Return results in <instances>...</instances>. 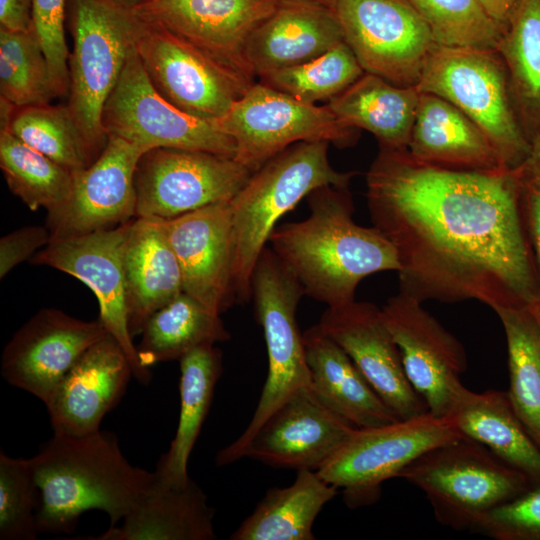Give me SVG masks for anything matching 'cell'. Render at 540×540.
Instances as JSON below:
<instances>
[{"instance_id":"6","label":"cell","mask_w":540,"mask_h":540,"mask_svg":"<svg viewBox=\"0 0 540 540\" xmlns=\"http://www.w3.org/2000/svg\"><path fill=\"white\" fill-rule=\"evenodd\" d=\"M397 478L421 490L436 520L454 530L477 529L489 511L533 485L485 446L464 436L425 452Z\"/></svg>"},{"instance_id":"44","label":"cell","mask_w":540,"mask_h":540,"mask_svg":"<svg viewBox=\"0 0 540 540\" xmlns=\"http://www.w3.org/2000/svg\"><path fill=\"white\" fill-rule=\"evenodd\" d=\"M51 241L45 226H24L4 235L0 239V278L3 279L13 268L32 258Z\"/></svg>"},{"instance_id":"22","label":"cell","mask_w":540,"mask_h":540,"mask_svg":"<svg viewBox=\"0 0 540 540\" xmlns=\"http://www.w3.org/2000/svg\"><path fill=\"white\" fill-rule=\"evenodd\" d=\"M166 226L181 268L183 291L221 315L236 301L230 202L166 219Z\"/></svg>"},{"instance_id":"46","label":"cell","mask_w":540,"mask_h":540,"mask_svg":"<svg viewBox=\"0 0 540 540\" xmlns=\"http://www.w3.org/2000/svg\"><path fill=\"white\" fill-rule=\"evenodd\" d=\"M0 27L28 31L32 26V0H0Z\"/></svg>"},{"instance_id":"39","label":"cell","mask_w":540,"mask_h":540,"mask_svg":"<svg viewBox=\"0 0 540 540\" xmlns=\"http://www.w3.org/2000/svg\"><path fill=\"white\" fill-rule=\"evenodd\" d=\"M16 138L72 172L92 161L67 106L49 104L16 108L7 126Z\"/></svg>"},{"instance_id":"34","label":"cell","mask_w":540,"mask_h":540,"mask_svg":"<svg viewBox=\"0 0 540 540\" xmlns=\"http://www.w3.org/2000/svg\"><path fill=\"white\" fill-rule=\"evenodd\" d=\"M496 51L506 68L519 123L530 142L540 134V0H522Z\"/></svg>"},{"instance_id":"40","label":"cell","mask_w":540,"mask_h":540,"mask_svg":"<svg viewBox=\"0 0 540 540\" xmlns=\"http://www.w3.org/2000/svg\"><path fill=\"white\" fill-rule=\"evenodd\" d=\"M440 46L496 50L502 28L477 0H409Z\"/></svg>"},{"instance_id":"20","label":"cell","mask_w":540,"mask_h":540,"mask_svg":"<svg viewBox=\"0 0 540 540\" xmlns=\"http://www.w3.org/2000/svg\"><path fill=\"white\" fill-rule=\"evenodd\" d=\"M280 0H146L133 7L158 24L251 81L245 45ZM255 82V81H254Z\"/></svg>"},{"instance_id":"5","label":"cell","mask_w":540,"mask_h":540,"mask_svg":"<svg viewBox=\"0 0 540 540\" xmlns=\"http://www.w3.org/2000/svg\"><path fill=\"white\" fill-rule=\"evenodd\" d=\"M67 17L73 46L66 106L93 163L108 141L102 125L105 103L135 48L143 19L117 0H68Z\"/></svg>"},{"instance_id":"28","label":"cell","mask_w":540,"mask_h":540,"mask_svg":"<svg viewBox=\"0 0 540 540\" xmlns=\"http://www.w3.org/2000/svg\"><path fill=\"white\" fill-rule=\"evenodd\" d=\"M155 481V480H154ZM215 510L192 479L182 487H152L123 518L89 540H213Z\"/></svg>"},{"instance_id":"43","label":"cell","mask_w":540,"mask_h":540,"mask_svg":"<svg viewBox=\"0 0 540 540\" xmlns=\"http://www.w3.org/2000/svg\"><path fill=\"white\" fill-rule=\"evenodd\" d=\"M476 530L496 540H540V484L489 511Z\"/></svg>"},{"instance_id":"3","label":"cell","mask_w":540,"mask_h":540,"mask_svg":"<svg viewBox=\"0 0 540 540\" xmlns=\"http://www.w3.org/2000/svg\"><path fill=\"white\" fill-rule=\"evenodd\" d=\"M38 489L39 532L72 533L89 510L117 525L152 487L155 475L132 465L117 437L107 431L84 436L55 434L29 458Z\"/></svg>"},{"instance_id":"41","label":"cell","mask_w":540,"mask_h":540,"mask_svg":"<svg viewBox=\"0 0 540 540\" xmlns=\"http://www.w3.org/2000/svg\"><path fill=\"white\" fill-rule=\"evenodd\" d=\"M38 489L29 459L0 453V539L36 540Z\"/></svg>"},{"instance_id":"23","label":"cell","mask_w":540,"mask_h":540,"mask_svg":"<svg viewBox=\"0 0 540 540\" xmlns=\"http://www.w3.org/2000/svg\"><path fill=\"white\" fill-rule=\"evenodd\" d=\"M131 376L128 357L107 333L81 355L45 403L53 433L84 436L99 431Z\"/></svg>"},{"instance_id":"13","label":"cell","mask_w":540,"mask_h":540,"mask_svg":"<svg viewBox=\"0 0 540 540\" xmlns=\"http://www.w3.org/2000/svg\"><path fill=\"white\" fill-rule=\"evenodd\" d=\"M253 172L234 157L175 148H153L135 171L137 216L172 219L230 202Z\"/></svg>"},{"instance_id":"31","label":"cell","mask_w":540,"mask_h":540,"mask_svg":"<svg viewBox=\"0 0 540 540\" xmlns=\"http://www.w3.org/2000/svg\"><path fill=\"white\" fill-rule=\"evenodd\" d=\"M179 364L178 425L154 471V482L161 486L182 487L191 479L188 462L222 374V353L215 345L199 346L180 358Z\"/></svg>"},{"instance_id":"14","label":"cell","mask_w":540,"mask_h":540,"mask_svg":"<svg viewBox=\"0 0 540 540\" xmlns=\"http://www.w3.org/2000/svg\"><path fill=\"white\" fill-rule=\"evenodd\" d=\"M334 10L365 72L398 86L418 84L436 43L409 0H335Z\"/></svg>"},{"instance_id":"7","label":"cell","mask_w":540,"mask_h":540,"mask_svg":"<svg viewBox=\"0 0 540 540\" xmlns=\"http://www.w3.org/2000/svg\"><path fill=\"white\" fill-rule=\"evenodd\" d=\"M303 295L296 276L267 246L251 279L255 318L263 330L268 355L267 378L249 424L236 440L217 453L218 466L240 460L246 445L269 415L293 392L309 385L303 334L296 321Z\"/></svg>"},{"instance_id":"17","label":"cell","mask_w":540,"mask_h":540,"mask_svg":"<svg viewBox=\"0 0 540 540\" xmlns=\"http://www.w3.org/2000/svg\"><path fill=\"white\" fill-rule=\"evenodd\" d=\"M146 148L109 135L100 156L74 172L68 199L48 211L46 227L51 239L111 229L135 217V171Z\"/></svg>"},{"instance_id":"2","label":"cell","mask_w":540,"mask_h":540,"mask_svg":"<svg viewBox=\"0 0 540 540\" xmlns=\"http://www.w3.org/2000/svg\"><path fill=\"white\" fill-rule=\"evenodd\" d=\"M306 198L308 217L277 226L268 242L305 295L327 307L344 305L365 277L398 271L393 244L374 226L355 223L349 186H322Z\"/></svg>"},{"instance_id":"25","label":"cell","mask_w":540,"mask_h":540,"mask_svg":"<svg viewBox=\"0 0 540 540\" xmlns=\"http://www.w3.org/2000/svg\"><path fill=\"white\" fill-rule=\"evenodd\" d=\"M122 264L129 328L134 338L153 313L184 292L166 219L137 216L128 222Z\"/></svg>"},{"instance_id":"21","label":"cell","mask_w":540,"mask_h":540,"mask_svg":"<svg viewBox=\"0 0 540 540\" xmlns=\"http://www.w3.org/2000/svg\"><path fill=\"white\" fill-rule=\"evenodd\" d=\"M318 325L343 348L399 419L429 412L405 374L399 349L381 308L355 300L327 307Z\"/></svg>"},{"instance_id":"50","label":"cell","mask_w":540,"mask_h":540,"mask_svg":"<svg viewBox=\"0 0 540 540\" xmlns=\"http://www.w3.org/2000/svg\"><path fill=\"white\" fill-rule=\"evenodd\" d=\"M121 3H124L128 6H131V7H135L143 2H145L146 0H117Z\"/></svg>"},{"instance_id":"8","label":"cell","mask_w":540,"mask_h":540,"mask_svg":"<svg viewBox=\"0 0 540 540\" xmlns=\"http://www.w3.org/2000/svg\"><path fill=\"white\" fill-rule=\"evenodd\" d=\"M444 98L488 137L502 166L516 170L530 142L515 112L505 65L496 50L435 45L416 85Z\"/></svg>"},{"instance_id":"42","label":"cell","mask_w":540,"mask_h":540,"mask_svg":"<svg viewBox=\"0 0 540 540\" xmlns=\"http://www.w3.org/2000/svg\"><path fill=\"white\" fill-rule=\"evenodd\" d=\"M67 6L68 0H32V26L48 61L58 97L67 95L69 90Z\"/></svg>"},{"instance_id":"18","label":"cell","mask_w":540,"mask_h":540,"mask_svg":"<svg viewBox=\"0 0 540 540\" xmlns=\"http://www.w3.org/2000/svg\"><path fill=\"white\" fill-rule=\"evenodd\" d=\"M107 333L99 319L85 321L59 309H41L4 347L2 377L45 404L81 355Z\"/></svg>"},{"instance_id":"27","label":"cell","mask_w":540,"mask_h":540,"mask_svg":"<svg viewBox=\"0 0 540 540\" xmlns=\"http://www.w3.org/2000/svg\"><path fill=\"white\" fill-rule=\"evenodd\" d=\"M309 387L330 410L357 428L400 420L343 348L320 326L303 333Z\"/></svg>"},{"instance_id":"45","label":"cell","mask_w":540,"mask_h":540,"mask_svg":"<svg viewBox=\"0 0 540 540\" xmlns=\"http://www.w3.org/2000/svg\"><path fill=\"white\" fill-rule=\"evenodd\" d=\"M525 211L537 275V299L531 311L540 324V192L525 191Z\"/></svg>"},{"instance_id":"32","label":"cell","mask_w":540,"mask_h":540,"mask_svg":"<svg viewBox=\"0 0 540 540\" xmlns=\"http://www.w3.org/2000/svg\"><path fill=\"white\" fill-rule=\"evenodd\" d=\"M338 493L316 471L299 470L287 487L269 489L232 540H314L313 523Z\"/></svg>"},{"instance_id":"10","label":"cell","mask_w":540,"mask_h":540,"mask_svg":"<svg viewBox=\"0 0 540 540\" xmlns=\"http://www.w3.org/2000/svg\"><path fill=\"white\" fill-rule=\"evenodd\" d=\"M215 123L234 140L235 159L253 173L298 142L326 141L345 148L359 136L327 105L301 102L261 82H254Z\"/></svg>"},{"instance_id":"35","label":"cell","mask_w":540,"mask_h":540,"mask_svg":"<svg viewBox=\"0 0 540 540\" xmlns=\"http://www.w3.org/2000/svg\"><path fill=\"white\" fill-rule=\"evenodd\" d=\"M494 312L506 337L510 402L540 447V324L529 308H499Z\"/></svg>"},{"instance_id":"12","label":"cell","mask_w":540,"mask_h":540,"mask_svg":"<svg viewBox=\"0 0 540 540\" xmlns=\"http://www.w3.org/2000/svg\"><path fill=\"white\" fill-rule=\"evenodd\" d=\"M135 50L157 91L191 115L216 121L254 83L197 47L147 22L139 29Z\"/></svg>"},{"instance_id":"9","label":"cell","mask_w":540,"mask_h":540,"mask_svg":"<svg viewBox=\"0 0 540 540\" xmlns=\"http://www.w3.org/2000/svg\"><path fill=\"white\" fill-rule=\"evenodd\" d=\"M463 435L449 417L430 412L370 428H356L318 470L327 483L341 488L350 507L373 503L380 487L425 452Z\"/></svg>"},{"instance_id":"29","label":"cell","mask_w":540,"mask_h":540,"mask_svg":"<svg viewBox=\"0 0 540 540\" xmlns=\"http://www.w3.org/2000/svg\"><path fill=\"white\" fill-rule=\"evenodd\" d=\"M448 417L464 437L540 484V447L516 414L507 391L466 388Z\"/></svg>"},{"instance_id":"36","label":"cell","mask_w":540,"mask_h":540,"mask_svg":"<svg viewBox=\"0 0 540 540\" xmlns=\"http://www.w3.org/2000/svg\"><path fill=\"white\" fill-rule=\"evenodd\" d=\"M0 167L10 191L32 211H51L70 196L74 172L0 129Z\"/></svg>"},{"instance_id":"30","label":"cell","mask_w":540,"mask_h":540,"mask_svg":"<svg viewBox=\"0 0 540 540\" xmlns=\"http://www.w3.org/2000/svg\"><path fill=\"white\" fill-rule=\"evenodd\" d=\"M420 91L365 72L327 106L345 126L370 132L380 149L406 150Z\"/></svg>"},{"instance_id":"4","label":"cell","mask_w":540,"mask_h":540,"mask_svg":"<svg viewBox=\"0 0 540 540\" xmlns=\"http://www.w3.org/2000/svg\"><path fill=\"white\" fill-rule=\"evenodd\" d=\"M329 145L326 141L291 145L255 171L230 201L236 301H250L254 268L280 218L313 190L349 186L356 175L331 165Z\"/></svg>"},{"instance_id":"1","label":"cell","mask_w":540,"mask_h":540,"mask_svg":"<svg viewBox=\"0 0 540 540\" xmlns=\"http://www.w3.org/2000/svg\"><path fill=\"white\" fill-rule=\"evenodd\" d=\"M366 198L373 226L396 250L400 292L422 303L534 308L535 258L514 171L447 169L380 149Z\"/></svg>"},{"instance_id":"47","label":"cell","mask_w":540,"mask_h":540,"mask_svg":"<svg viewBox=\"0 0 540 540\" xmlns=\"http://www.w3.org/2000/svg\"><path fill=\"white\" fill-rule=\"evenodd\" d=\"M514 172L525 191L540 192V134L532 140L527 157Z\"/></svg>"},{"instance_id":"48","label":"cell","mask_w":540,"mask_h":540,"mask_svg":"<svg viewBox=\"0 0 540 540\" xmlns=\"http://www.w3.org/2000/svg\"><path fill=\"white\" fill-rule=\"evenodd\" d=\"M488 15L502 28L508 27L522 0H477Z\"/></svg>"},{"instance_id":"11","label":"cell","mask_w":540,"mask_h":540,"mask_svg":"<svg viewBox=\"0 0 540 540\" xmlns=\"http://www.w3.org/2000/svg\"><path fill=\"white\" fill-rule=\"evenodd\" d=\"M107 136L147 150L175 148L234 157V140L215 123L186 113L154 87L135 48L109 95L102 113Z\"/></svg>"},{"instance_id":"49","label":"cell","mask_w":540,"mask_h":540,"mask_svg":"<svg viewBox=\"0 0 540 540\" xmlns=\"http://www.w3.org/2000/svg\"><path fill=\"white\" fill-rule=\"evenodd\" d=\"M301 1L315 2V3L326 5L328 7L333 8V9H334V5H335V0H301Z\"/></svg>"},{"instance_id":"19","label":"cell","mask_w":540,"mask_h":540,"mask_svg":"<svg viewBox=\"0 0 540 540\" xmlns=\"http://www.w3.org/2000/svg\"><path fill=\"white\" fill-rule=\"evenodd\" d=\"M356 428L306 385L269 415L246 445L242 458L275 468L318 471Z\"/></svg>"},{"instance_id":"26","label":"cell","mask_w":540,"mask_h":540,"mask_svg":"<svg viewBox=\"0 0 540 540\" xmlns=\"http://www.w3.org/2000/svg\"><path fill=\"white\" fill-rule=\"evenodd\" d=\"M416 160L447 169H505L484 132L444 98L420 92L407 148Z\"/></svg>"},{"instance_id":"16","label":"cell","mask_w":540,"mask_h":540,"mask_svg":"<svg viewBox=\"0 0 540 540\" xmlns=\"http://www.w3.org/2000/svg\"><path fill=\"white\" fill-rule=\"evenodd\" d=\"M128 222L85 235L51 239L30 262L67 273L95 294L100 322L125 352L133 377L141 384H148L151 372L139 362L128 321L122 264V245Z\"/></svg>"},{"instance_id":"15","label":"cell","mask_w":540,"mask_h":540,"mask_svg":"<svg viewBox=\"0 0 540 540\" xmlns=\"http://www.w3.org/2000/svg\"><path fill=\"white\" fill-rule=\"evenodd\" d=\"M381 310L411 386L431 414L448 417L466 389L460 380L467 368L462 343L422 302L403 292L389 298Z\"/></svg>"},{"instance_id":"33","label":"cell","mask_w":540,"mask_h":540,"mask_svg":"<svg viewBox=\"0 0 540 540\" xmlns=\"http://www.w3.org/2000/svg\"><path fill=\"white\" fill-rule=\"evenodd\" d=\"M140 335L136 350L141 366L147 370L160 362L179 361L199 346L230 339L220 314L185 292L153 313Z\"/></svg>"},{"instance_id":"37","label":"cell","mask_w":540,"mask_h":540,"mask_svg":"<svg viewBox=\"0 0 540 540\" xmlns=\"http://www.w3.org/2000/svg\"><path fill=\"white\" fill-rule=\"evenodd\" d=\"M0 97L15 107L49 104L58 97L50 68L33 27H0Z\"/></svg>"},{"instance_id":"38","label":"cell","mask_w":540,"mask_h":540,"mask_svg":"<svg viewBox=\"0 0 540 540\" xmlns=\"http://www.w3.org/2000/svg\"><path fill=\"white\" fill-rule=\"evenodd\" d=\"M364 73L344 41L305 63L265 74L259 82L301 102L316 104L329 102Z\"/></svg>"},{"instance_id":"24","label":"cell","mask_w":540,"mask_h":540,"mask_svg":"<svg viewBox=\"0 0 540 540\" xmlns=\"http://www.w3.org/2000/svg\"><path fill=\"white\" fill-rule=\"evenodd\" d=\"M344 41L333 8L309 1L280 0L249 37L244 60L250 74L261 77L312 60Z\"/></svg>"}]
</instances>
